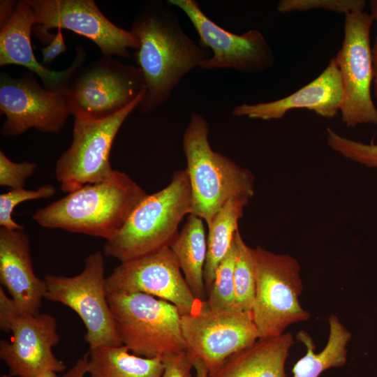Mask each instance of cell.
Masks as SVG:
<instances>
[{"label": "cell", "mask_w": 377, "mask_h": 377, "mask_svg": "<svg viewBox=\"0 0 377 377\" xmlns=\"http://www.w3.org/2000/svg\"><path fill=\"white\" fill-rule=\"evenodd\" d=\"M204 117L193 112L182 138L192 195V210L209 226L231 198H251L255 193L252 172L227 156L214 151L208 140Z\"/></svg>", "instance_id": "cell-4"}, {"label": "cell", "mask_w": 377, "mask_h": 377, "mask_svg": "<svg viewBox=\"0 0 377 377\" xmlns=\"http://www.w3.org/2000/svg\"><path fill=\"white\" fill-rule=\"evenodd\" d=\"M56 193L53 185L46 184L36 190L24 188L10 189L0 194V226L8 230H22L23 226L13 219L15 208L21 202L28 200L48 198Z\"/></svg>", "instance_id": "cell-28"}, {"label": "cell", "mask_w": 377, "mask_h": 377, "mask_svg": "<svg viewBox=\"0 0 377 377\" xmlns=\"http://www.w3.org/2000/svg\"><path fill=\"white\" fill-rule=\"evenodd\" d=\"M256 293L251 310L258 339L278 337L310 313L299 300L303 289L297 259L260 246L252 249Z\"/></svg>", "instance_id": "cell-6"}, {"label": "cell", "mask_w": 377, "mask_h": 377, "mask_svg": "<svg viewBox=\"0 0 377 377\" xmlns=\"http://www.w3.org/2000/svg\"><path fill=\"white\" fill-rule=\"evenodd\" d=\"M55 318L48 313L20 314L13 320L10 341L1 340L0 358L9 376L38 377L46 371L61 372L66 366L54 355L59 341Z\"/></svg>", "instance_id": "cell-16"}, {"label": "cell", "mask_w": 377, "mask_h": 377, "mask_svg": "<svg viewBox=\"0 0 377 377\" xmlns=\"http://www.w3.org/2000/svg\"><path fill=\"white\" fill-rule=\"evenodd\" d=\"M90 377H161L163 357H145L130 353L124 345L99 346L89 348Z\"/></svg>", "instance_id": "cell-22"}, {"label": "cell", "mask_w": 377, "mask_h": 377, "mask_svg": "<svg viewBox=\"0 0 377 377\" xmlns=\"http://www.w3.org/2000/svg\"><path fill=\"white\" fill-rule=\"evenodd\" d=\"M366 3L364 0H281L276 10L281 13L323 10L346 15L364 10Z\"/></svg>", "instance_id": "cell-29"}, {"label": "cell", "mask_w": 377, "mask_h": 377, "mask_svg": "<svg viewBox=\"0 0 377 377\" xmlns=\"http://www.w3.org/2000/svg\"><path fill=\"white\" fill-rule=\"evenodd\" d=\"M34 73L0 77V111L6 117L3 137L21 135L30 128L44 133H59L70 114L64 92L42 87Z\"/></svg>", "instance_id": "cell-14"}, {"label": "cell", "mask_w": 377, "mask_h": 377, "mask_svg": "<svg viewBox=\"0 0 377 377\" xmlns=\"http://www.w3.org/2000/svg\"><path fill=\"white\" fill-rule=\"evenodd\" d=\"M147 195L128 175L114 170L106 179L86 184L38 209L32 219L43 228L108 240L121 229Z\"/></svg>", "instance_id": "cell-2"}, {"label": "cell", "mask_w": 377, "mask_h": 377, "mask_svg": "<svg viewBox=\"0 0 377 377\" xmlns=\"http://www.w3.org/2000/svg\"><path fill=\"white\" fill-rule=\"evenodd\" d=\"M182 10L198 33L199 43L212 51V55L199 66L204 70L230 68L244 73H257L271 68L274 53L257 29L241 35L231 33L209 19L195 0H168Z\"/></svg>", "instance_id": "cell-13"}, {"label": "cell", "mask_w": 377, "mask_h": 377, "mask_svg": "<svg viewBox=\"0 0 377 377\" xmlns=\"http://www.w3.org/2000/svg\"><path fill=\"white\" fill-rule=\"evenodd\" d=\"M101 251L89 254L83 270L73 276L47 274L45 298L73 310L82 320L89 348L122 345L108 301L104 257Z\"/></svg>", "instance_id": "cell-8"}, {"label": "cell", "mask_w": 377, "mask_h": 377, "mask_svg": "<svg viewBox=\"0 0 377 377\" xmlns=\"http://www.w3.org/2000/svg\"><path fill=\"white\" fill-rule=\"evenodd\" d=\"M108 301L118 337L133 354L163 357L188 350L172 303L140 293L108 294Z\"/></svg>", "instance_id": "cell-5"}, {"label": "cell", "mask_w": 377, "mask_h": 377, "mask_svg": "<svg viewBox=\"0 0 377 377\" xmlns=\"http://www.w3.org/2000/svg\"><path fill=\"white\" fill-rule=\"evenodd\" d=\"M236 258L234 270L235 307L251 311L256 293V274L252 248L247 246L239 230L234 236Z\"/></svg>", "instance_id": "cell-25"}, {"label": "cell", "mask_w": 377, "mask_h": 377, "mask_svg": "<svg viewBox=\"0 0 377 377\" xmlns=\"http://www.w3.org/2000/svg\"><path fill=\"white\" fill-rule=\"evenodd\" d=\"M130 31L140 43L134 59L146 91L137 109L144 113L166 102L181 80L212 55L186 34L168 1L144 3Z\"/></svg>", "instance_id": "cell-1"}, {"label": "cell", "mask_w": 377, "mask_h": 377, "mask_svg": "<svg viewBox=\"0 0 377 377\" xmlns=\"http://www.w3.org/2000/svg\"><path fill=\"white\" fill-rule=\"evenodd\" d=\"M108 294L140 293L174 304L181 315L191 313L197 299L169 246L146 256L121 263L106 277Z\"/></svg>", "instance_id": "cell-15"}, {"label": "cell", "mask_w": 377, "mask_h": 377, "mask_svg": "<svg viewBox=\"0 0 377 377\" xmlns=\"http://www.w3.org/2000/svg\"><path fill=\"white\" fill-rule=\"evenodd\" d=\"M181 327L188 352L203 362L209 376L258 339L251 311L235 306L211 308L205 300L181 315Z\"/></svg>", "instance_id": "cell-9"}, {"label": "cell", "mask_w": 377, "mask_h": 377, "mask_svg": "<svg viewBox=\"0 0 377 377\" xmlns=\"http://www.w3.org/2000/svg\"><path fill=\"white\" fill-rule=\"evenodd\" d=\"M145 91L116 114L100 120L74 121L73 140L55 165L60 189L71 193L88 184L108 178L112 144L121 125L138 108Z\"/></svg>", "instance_id": "cell-11"}, {"label": "cell", "mask_w": 377, "mask_h": 377, "mask_svg": "<svg viewBox=\"0 0 377 377\" xmlns=\"http://www.w3.org/2000/svg\"><path fill=\"white\" fill-rule=\"evenodd\" d=\"M192 195L186 169L173 172L169 184L148 194L121 229L105 241L103 254L121 263L170 246L185 216L191 214Z\"/></svg>", "instance_id": "cell-3"}, {"label": "cell", "mask_w": 377, "mask_h": 377, "mask_svg": "<svg viewBox=\"0 0 377 377\" xmlns=\"http://www.w3.org/2000/svg\"><path fill=\"white\" fill-rule=\"evenodd\" d=\"M145 91V80L136 66L102 55L73 73L64 94L75 119L100 120L119 112Z\"/></svg>", "instance_id": "cell-7"}, {"label": "cell", "mask_w": 377, "mask_h": 377, "mask_svg": "<svg viewBox=\"0 0 377 377\" xmlns=\"http://www.w3.org/2000/svg\"><path fill=\"white\" fill-rule=\"evenodd\" d=\"M251 198L237 196L230 198L214 216L208 227L207 253L204 267V281L209 293L216 269L232 246L238 223Z\"/></svg>", "instance_id": "cell-24"}, {"label": "cell", "mask_w": 377, "mask_h": 377, "mask_svg": "<svg viewBox=\"0 0 377 377\" xmlns=\"http://www.w3.org/2000/svg\"><path fill=\"white\" fill-rule=\"evenodd\" d=\"M0 283L21 313H40L46 285L35 274L29 237L24 229L0 228Z\"/></svg>", "instance_id": "cell-19"}, {"label": "cell", "mask_w": 377, "mask_h": 377, "mask_svg": "<svg viewBox=\"0 0 377 377\" xmlns=\"http://www.w3.org/2000/svg\"><path fill=\"white\" fill-rule=\"evenodd\" d=\"M370 8L371 15H372L374 21L377 24V0H371L369 3ZM371 59L373 67V88L374 95L377 101V34L375 38V42L371 47Z\"/></svg>", "instance_id": "cell-34"}, {"label": "cell", "mask_w": 377, "mask_h": 377, "mask_svg": "<svg viewBox=\"0 0 377 377\" xmlns=\"http://www.w3.org/2000/svg\"><path fill=\"white\" fill-rule=\"evenodd\" d=\"M35 163L12 161L3 151H0V185L10 189L24 188L27 179L37 168Z\"/></svg>", "instance_id": "cell-30"}, {"label": "cell", "mask_w": 377, "mask_h": 377, "mask_svg": "<svg viewBox=\"0 0 377 377\" xmlns=\"http://www.w3.org/2000/svg\"><path fill=\"white\" fill-rule=\"evenodd\" d=\"M36 26L34 11L28 0L17 1L10 19L0 27V66L19 65L36 74L50 90L64 92L69 78L83 65L87 54L82 47L76 48L71 66L63 71L47 68L34 56L31 33Z\"/></svg>", "instance_id": "cell-17"}, {"label": "cell", "mask_w": 377, "mask_h": 377, "mask_svg": "<svg viewBox=\"0 0 377 377\" xmlns=\"http://www.w3.org/2000/svg\"><path fill=\"white\" fill-rule=\"evenodd\" d=\"M329 325L327 342L318 353H315L316 345L307 332L300 330L297 334L296 339L305 346L306 353L295 363L292 369L293 377H319L325 370L346 363L347 345L351 333L334 314L330 316Z\"/></svg>", "instance_id": "cell-23"}, {"label": "cell", "mask_w": 377, "mask_h": 377, "mask_svg": "<svg viewBox=\"0 0 377 377\" xmlns=\"http://www.w3.org/2000/svg\"><path fill=\"white\" fill-rule=\"evenodd\" d=\"M21 314L15 302L8 297L2 287L0 288V329L10 332L13 320Z\"/></svg>", "instance_id": "cell-32"}, {"label": "cell", "mask_w": 377, "mask_h": 377, "mask_svg": "<svg viewBox=\"0 0 377 377\" xmlns=\"http://www.w3.org/2000/svg\"><path fill=\"white\" fill-rule=\"evenodd\" d=\"M327 143L334 151L353 162L377 169V144H369L343 137L327 127Z\"/></svg>", "instance_id": "cell-27"}, {"label": "cell", "mask_w": 377, "mask_h": 377, "mask_svg": "<svg viewBox=\"0 0 377 377\" xmlns=\"http://www.w3.org/2000/svg\"><path fill=\"white\" fill-rule=\"evenodd\" d=\"M32 7L37 36L50 43L51 29H68L94 42L105 57L129 58L128 48L138 50L140 43L131 31L108 20L94 0H28Z\"/></svg>", "instance_id": "cell-12"}, {"label": "cell", "mask_w": 377, "mask_h": 377, "mask_svg": "<svg viewBox=\"0 0 377 377\" xmlns=\"http://www.w3.org/2000/svg\"><path fill=\"white\" fill-rule=\"evenodd\" d=\"M66 50L61 29H58L52 40L41 50L43 64H50L57 57Z\"/></svg>", "instance_id": "cell-33"}, {"label": "cell", "mask_w": 377, "mask_h": 377, "mask_svg": "<svg viewBox=\"0 0 377 377\" xmlns=\"http://www.w3.org/2000/svg\"><path fill=\"white\" fill-rule=\"evenodd\" d=\"M293 343L290 332L258 339L252 345L229 357L209 377H288L285 364Z\"/></svg>", "instance_id": "cell-20"}, {"label": "cell", "mask_w": 377, "mask_h": 377, "mask_svg": "<svg viewBox=\"0 0 377 377\" xmlns=\"http://www.w3.org/2000/svg\"><path fill=\"white\" fill-rule=\"evenodd\" d=\"M38 377H59L54 371H46L39 375Z\"/></svg>", "instance_id": "cell-38"}, {"label": "cell", "mask_w": 377, "mask_h": 377, "mask_svg": "<svg viewBox=\"0 0 377 377\" xmlns=\"http://www.w3.org/2000/svg\"><path fill=\"white\" fill-rule=\"evenodd\" d=\"M374 20L364 10L345 15L342 45L334 57L340 73L343 100L340 110L346 126H377L371 96L373 67L370 31Z\"/></svg>", "instance_id": "cell-10"}, {"label": "cell", "mask_w": 377, "mask_h": 377, "mask_svg": "<svg viewBox=\"0 0 377 377\" xmlns=\"http://www.w3.org/2000/svg\"><path fill=\"white\" fill-rule=\"evenodd\" d=\"M17 1L10 0H1L0 1V27L5 24L13 16Z\"/></svg>", "instance_id": "cell-36"}, {"label": "cell", "mask_w": 377, "mask_h": 377, "mask_svg": "<svg viewBox=\"0 0 377 377\" xmlns=\"http://www.w3.org/2000/svg\"><path fill=\"white\" fill-rule=\"evenodd\" d=\"M236 246L234 242L228 253L219 264L206 304L211 308L221 309L235 306L234 270Z\"/></svg>", "instance_id": "cell-26"}, {"label": "cell", "mask_w": 377, "mask_h": 377, "mask_svg": "<svg viewBox=\"0 0 377 377\" xmlns=\"http://www.w3.org/2000/svg\"><path fill=\"white\" fill-rule=\"evenodd\" d=\"M88 371V355L78 359L62 377H84Z\"/></svg>", "instance_id": "cell-35"}, {"label": "cell", "mask_w": 377, "mask_h": 377, "mask_svg": "<svg viewBox=\"0 0 377 377\" xmlns=\"http://www.w3.org/2000/svg\"><path fill=\"white\" fill-rule=\"evenodd\" d=\"M164 370L161 377H191L193 358L188 350L163 357Z\"/></svg>", "instance_id": "cell-31"}, {"label": "cell", "mask_w": 377, "mask_h": 377, "mask_svg": "<svg viewBox=\"0 0 377 377\" xmlns=\"http://www.w3.org/2000/svg\"><path fill=\"white\" fill-rule=\"evenodd\" d=\"M192 358L196 377H209L208 371L203 362L198 358L193 357Z\"/></svg>", "instance_id": "cell-37"}, {"label": "cell", "mask_w": 377, "mask_h": 377, "mask_svg": "<svg viewBox=\"0 0 377 377\" xmlns=\"http://www.w3.org/2000/svg\"><path fill=\"white\" fill-rule=\"evenodd\" d=\"M342 100L341 76L334 57L318 77L294 93L273 101L238 105L232 114L269 121L282 119L293 110L306 109L332 119L339 112Z\"/></svg>", "instance_id": "cell-18"}, {"label": "cell", "mask_w": 377, "mask_h": 377, "mask_svg": "<svg viewBox=\"0 0 377 377\" xmlns=\"http://www.w3.org/2000/svg\"><path fill=\"white\" fill-rule=\"evenodd\" d=\"M169 247L194 296L205 300L204 267L207 243L203 219L193 214H188Z\"/></svg>", "instance_id": "cell-21"}]
</instances>
